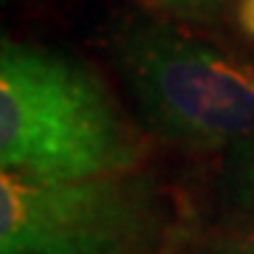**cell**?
Wrapping results in <instances>:
<instances>
[{
  "label": "cell",
  "instance_id": "6da1fadb",
  "mask_svg": "<svg viewBox=\"0 0 254 254\" xmlns=\"http://www.w3.org/2000/svg\"><path fill=\"white\" fill-rule=\"evenodd\" d=\"M141 158L108 85L63 51L3 40L0 161L34 178L130 173Z\"/></svg>",
  "mask_w": 254,
  "mask_h": 254
},
{
  "label": "cell",
  "instance_id": "7a4b0ae2",
  "mask_svg": "<svg viewBox=\"0 0 254 254\" xmlns=\"http://www.w3.org/2000/svg\"><path fill=\"white\" fill-rule=\"evenodd\" d=\"M110 60L158 138L187 150H254V65L164 20L125 14Z\"/></svg>",
  "mask_w": 254,
  "mask_h": 254
},
{
  "label": "cell",
  "instance_id": "3957f363",
  "mask_svg": "<svg viewBox=\"0 0 254 254\" xmlns=\"http://www.w3.org/2000/svg\"><path fill=\"white\" fill-rule=\"evenodd\" d=\"M161 235L164 206L144 178L0 173V254H150Z\"/></svg>",
  "mask_w": 254,
  "mask_h": 254
},
{
  "label": "cell",
  "instance_id": "277c9868",
  "mask_svg": "<svg viewBox=\"0 0 254 254\" xmlns=\"http://www.w3.org/2000/svg\"><path fill=\"white\" fill-rule=\"evenodd\" d=\"M229 200L237 218L254 229V150L232 155L229 167Z\"/></svg>",
  "mask_w": 254,
  "mask_h": 254
},
{
  "label": "cell",
  "instance_id": "5b68a950",
  "mask_svg": "<svg viewBox=\"0 0 254 254\" xmlns=\"http://www.w3.org/2000/svg\"><path fill=\"white\" fill-rule=\"evenodd\" d=\"M147 3H153L161 11H170V14L184 20H209L218 11H223L229 0H147Z\"/></svg>",
  "mask_w": 254,
  "mask_h": 254
},
{
  "label": "cell",
  "instance_id": "8992f818",
  "mask_svg": "<svg viewBox=\"0 0 254 254\" xmlns=\"http://www.w3.org/2000/svg\"><path fill=\"white\" fill-rule=\"evenodd\" d=\"M192 254H254V240H223V243L206 246Z\"/></svg>",
  "mask_w": 254,
  "mask_h": 254
},
{
  "label": "cell",
  "instance_id": "52a82bcc",
  "mask_svg": "<svg viewBox=\"0 0 254 254\" xmlns=\"http://www.w3.org/2000/svg\"><path fill=\"white\" fill-rule=\"evenodd\" d=\"M237 23L246 34L254 37V0H240L237 3Z\"/></svg>",
  "mask_w": 254,
  "mask_h": 254
}]
</instances>
